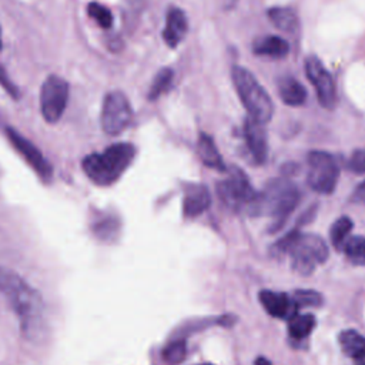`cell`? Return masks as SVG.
Returning a JSON list of instances; mask_svg holds the SVG:
<instances>
[{
	"mask_svg": "<svg viewBox=\"0 0 365 365\" xmlns=\"http://www.w3.org/2000/svg\"><path fill=\"white\" fill-rule=\"evenodd\" d=\"M204 365H212V364H204Z\"/></svg>",
	"mask_w": 365,
	"mask_h": 365,
	"instance_id": "obj_36",
	"label": "cell"
},
{
	"mask_svg": "<svg viewBox=\"0 0 365 365\" xmlns=\"http://www.w3.org/2000/svg\"><path fill=\"white\" fill-rule=\"evenodd\" d=\"M68 100V83L56 74H50L40 93V108L47 123H57L66 110Z\"/></svg>",
	"mask_w": 365,
	"mask_h": 365,
	"instance_id": "obj_9",
	"label": "cell"
},
{
	"mask_svg": "<svg viewBox=\"0 0 365 365\" xmlns=\"http://www.w3.org/2000/svg\"><path fill=\"white\" fill-rule=\"evenodd\" d=\"M187 27H188V24H187L185 13L178 7L170 9V11L167 14L165 29L163 31L164 41L170 47H177L181 43V40L184 38V36L187 34Z\"/></svg>",
	"mask_w": 365,
	"mask_h": 365,
	"instance_id": "obj_15",
	"label": "cell"
},
{
	"mask_svg": "<svg viewBox=\"0 0 365 365\" xmlns=\"http://www.w3.org/2000/svg\"><path fill=\"white\" fill-rule=\"evenodd\" d=\"M259 301L265 311L275 318L289 319L297 314L298 308L295 307L291 295L284 292H275L269 289H264L259 292Z\"/></svg>",
	"mask_w": 365,
	"mask_h": 365,
	"instance_id": "obj_13",
	"label": "cell"
},
{
	"mask_svg": "<svg viewBox=\"0 0 365 365\" xmlns=\"http://www.w3.org/2000/svg\"><path fill=\"white\" fill-rule=\"evenodd\" d=\"M271 252L274 255H289L292 269L301 275H309L318 264L328 258V247L321 237L298 230H292L279 238L271 247Z\"/></svg>",
	"mask_w": 365,
	"mask_h": 365,
	"instance_id": "obj_2",
	"label": "cell"
},
{
	"mask_svg": "<svg viewBox=\"0 0 365 365\" xmlns=\"http://www.w3.org/2000/svg\"><path fill=\"white\" fill-rule=\"evenodd\" d=\"M307 163V182L311 190L325 195L334 192L339 178V167L334 155L327 151L314 150L308 153Z\"/></svg>",
	"mask_w": 365,
	"mask_h": 365,
	"instance_id": "obj_7",
	"label": "cell"
},
{
	"mask_svg": "<svg viewBox=\"0 0 365 365\" xmlns=\"http://www.w3.org/2000/svg\"><path fill=\"white\" fill-rule=\"evenodd\" d=\"M197 150H198V155L201 158V161L210 167V168H215V170H225L222 157L214 143V140L208 135V134H200L198 137V143H197Z\"/></svg>",
	"mask_w": 365,
	"mask_h": 365,
	"instance_id": "obj_19",
	"label": "cell"
},
{
	"mask_svg": "<svg viewBox=\"0 0 365 365\" xmlns=\"http://www.w3.org/2000/svg\"><path fill=\"white\" fill-rule=\"evenodd\" d=\"M349 201L354 204H365V180L356 185L349 197Z\"/></svg>",
	"mask_w": 365,
	"mask_h": 365,
	"instance_id": "obj_31",
	"label": "cell"
},
{
	"mask_svg": "<svg viewBox=\"0 0 365 365\" xmlns=\"http://www.w3.org/2000/svg\"><path fill=\"white\" fill-rule=\"evenodd\" d=\"M0 86L13 97V98H19V90L17 87L13 84V81L9 78L6 70L0 66Z\"/></svg>",
	"mask_w": 365,
	"mask_h": 365,
	"instance_id": "obj_30",
	"label": "cell"
},
{
	"mask_svg": "<svg viewBox=\"0 0 365 365\" xmlns=\"http://www.w3.org/2000/svg\"><path fill=\"white\" fill-rule=\"evenodd\" d=\"M6 134L11 143V145L21 154V157L31 165V168L44 180L51 178L53 168L48 161L44 158L41 151L24 135H21L17 130L7 127Z\"/></svg>",
	"mask_w": 365,
	"mask_h": 365,
	"instance_id": "obj_11",
	"label": "cell"
},
{
	"mask_svg": "<svg viewBox=\"0 0 365 365\" xmlns=\"http://www.w3.org/2000/svg\"><path fill=\"white\" fill-rule=\"evenodd\" d=\"M211 204V195L205 185L194 184L185 188L182 198V211L188 218L198 217L202 214Z\"/></svg>",
	"mask_w": 365,
	"mask_h": 365,
	"instance_id": "obj_14",
	"label": "cell"
},
{
	"mask_svg": "<svg viewBox=\"0 0 365 365\" xmlns=\"http://www.w3.org/2000/svg\"><path fill=\"white\" fill-rule=\"evenodd\" d=\"M342 251L354 265L365 267V237L362 235L349 237L344 244Z\"/></svg>",
	"mask_w": 365,
	"mask_h": 365,
	"instance_id": "obj_23",
	"label": "cell"
},
{
	"mask_svg": "<svg viewBox=\"0 0 365 365\" xmlns=\"http://www.w3.org/2000/svg\"><path fill=\"white\" fill-rule=\"evenodd\" d=\"M338 344L341 351L354 361L365 358V336L355 329L341 331L338 335Z\"/></svg>",
	"mask_w": 365,
	"mask_h": 365,
	"instance_id": "obj_18",
	"label": "cell"
},
{
	"mask_svg": "<svg viewBox=\"0 0 365 365\" xmlns=\"http://www.w3.org/2000/svg\"><path fill=\"white\" fill-rule=\"evenodd\" d=\"M305 73L315 88L321 106L327 110H332L336 104V87L331 73L317 56H308L305 58Z\"/></svg>",
	"mask_w": 365,
	"mask_h": 365,
	"instance_id": "obj_10",
	"label": "cell"
},
{
	"mask_svg": "<svg viewBox=\"0 0 365 365\" xmlns=\"http://www.w3.org/2000/svg\"><path fill=\"white\" fill-rule=\"evenodd\" d=\"M269 21L279 30L287 33H295L298 30V17L289 7H271L268 10Z\"/></svg>",
	"mask_w": 365,
	"mask_h": 365,
	"instance_id": "obj_20",
	"label": "cell"
},
{
	"mask_svg": "<svg viewBox=\"0 0 365 365\" xmlns=\"http://www.w3.org/2000/svg\"><path fill=\"white\" fill-rule=\"evenodd\" d=\"M185 354H187L185 342L184 341H173L164 348L163 358L168 365H178L180 362L184 361Z\"/></svg>",
	"mask_w": 365,
	"mask_h": 365,
	"instance_id": "obj_27",
	"label": "cell"
},
{
	"mask_svg": "<svg viewBox=\"0 0 365 365\" xmlns=\"http://www.w3.org/2000/svg\"><path fill=\"white\" fill-rule=\"evenodd\" d=\"M0 289L19 317L23 334L30 339L40 338L46 324L44 304L40 294L17 274L7 269H0Z\"/></svg>",
	"mask_w": 365,
	"mask_h": 365,
	"instance_id": "obj_1",
	"label": "cell"
},
{
	"mask_svg": "<svg viewBox=\"0 0 365 365\" xmlns=\"http://www.w3.org/2000/svg\"><path fill=\"white\" fill-rule=\"evenodd\" d=\"M255 365H272L267 358H264V356H259V358H257L255 359Z\"/></svg>",
	"mask_w": 365,
	"mask_h": 365,
	"instance_id": "obj_33",
	"label": "cell"
},
{
	"mask_svg": "<svg viewBox=\"0 0 365 365\" xmlns=\"http://www.w3.org/2000/svg\"><path fill=\"white\" fill-rule=\"evenodd\" d=\"M346 167L348 170L356 174H364L365 173V148L354 150L346 161Z\"/></svg>",
	"mask_w": 365,
	"mask_h": 365,
	"instance_id": "obj_29",
	"label": "cell"
},
{
	"mask_svg": "<svg viewBox=\"0 0 365 365\" xmlns=\"http://www.w3.org/2000/svg\"><path fill=\"white\" fill-rule=\"evenodd\" d=\"M94 234L101 240H113L118 232V221L111 215H104L94 221Z\"/></svg>",
	"mask_w": 365,
	"mask_h": 365,
	"instance_id": "obj_25",
	"label": "cell"
},
{
	"mask_svg": "<svg viewBox=\"0 0 365 365\" xmlns=\"http://www.w3.org/2000/svg\"><path fill=\"white\" fill-rule=\"evenodd\" d=\"M231 76L235 90L241 103L247 108L248 115L261 124H267L274 114V104L267 90L245 67L234 66Z\"/></svg>",
	"mask_w": 365,
	"mask_h": 365,
	"instance_id": "obj_5",
	"label": "cell"
},
{
	"mask_svg": "<svg viewBox=\"0 0 365 365\" xmlns=\"http://www.w3.org/2000/svg\"><path fill=\"white\" fill-rule=\"evenodd\" d=\"M352 227H354V222L346 215H342L338 220H335V222L332 224V227L329 230V238H331V242L335 250L342 251L344 244L346 242Z\"/></svg>",
	"mask_w": 365,
	"mask_h": 365,
	"instance_id": "obj_22",
	"label": "cell"
},
{
	"mask_svg": "<svg viewBox=\"0 0 365 365\" xmlns=\"http://www.w3.org/2000/svg\"><path fill=\"white\" fill-rule=\"evenodd\" d=\"M133 111L127 96L118 90L106 94L101 108V127L106 134L117 135L131 123Z\"/></svg>",
	"mask_w": 365,
	"mask_h": 365,
	"instance_id": "obj_8",
	"label": "cell"
},
{
	"mask_svg": "<svg viewBox=\"0 0 365 365\" xmlns=\"http://www.w3.org/2000/svg\"><path fill=\"white\" fill-rule=\"evenodd\" d=\"M237 1H238V0H221V7H222L224 10H231V9L235 7Z\"/></svg>",
	"mask_w": 365,
	"mask_h": 365,
	"instance_id": "obj_32",
	"label": "cell"
},
{
	"mask_svg": "<svg viewBox=\"0 0 365 365\" xmlns=\"http://www.w3.org/2000/svg\"><path fill=\"white\" fill-rule=\"evenodd\" d=\"M355 364H356V365H365V358H362V359H359V361H355Z\"/></svg>",
	"mask_w": 365,
	"mask_h": 365,
	"instance_id": "obj_34",
	"label": "cell"
},
{
	"mask_svg": "<svg viewBox=\"0 0 365 365\" xmlns=\"http://www.w3.org/2000/svg\"><path fill=\"white\" fill-rule=\"evenodd\" d=\"M291 298L297 308L319 307L322 304V295L312 289H297L291 294Z\"/></svg>",
	"mask_w": 365,
	"mask_h": 365,
	"instance_id": "obj_26",
	"label": "cell"
},
{
	"mask_svg": "<svg viewBox=\"0 0 365 365\" xmlns=\"http://www.w3.org/2000/svg\"><path fill=\"white\" fill-rule=\"evenodd\" d=\"M315 327V317L311 314H295L288 319V331L292 339H305Z\"/></svg>",
	"mask_w": 365,
	"mask_h": 365,
	"instance_id": "obj_21",
	"label": "cell"
},
{
	"mask_svg": "<svg viewBox=\"0 0 365 365\" xmlns=\"http://www.w3.org/2000/svg\"><path fill=\"white\" fill-rule=\"evenodd\" d=\"M220 200L234 211H247L254 215L259 192L250 182L245 173L237 167L228 170V177L217 182Z\"/></svg>",
	"mask_w": 365,
	"mask_h": 365,
	"instance_id": "obj_6",
	"label": "cell"
},
{
	"mask_svg": "<svg viewBox=\"0 0 365 365\" xmlns=\"http://www.w3.org/2000/svg\"><path fill=\"white\" fill-rule=\"evenodd\" d=\"M173 77H174V71L170 67L161 68L155 74V77H154V80L151 83V87H150V91H148V98L150 100H155L163 93H165L170 88L171 83H173Z\"/></svg>",
	"mask_w": 365,
	"mask_h": 365,
	"instance_id": "obj_24",
	"label": "cell"
},
{
	"mask_svg": "<svg viewBox=\"0 0 365 365\" xmlns=\"http://www.w3.org/2000/svg\"><path fill=\"white\" fill-rule=\"evenodd\" d=\"M299 200L301 192L292 181L285 177L271 180L259 192L254 215H268L271 218L269 231L274 232L285 224Z\"/></svg>",
	"mask_w": 365,
	"mask_h": 365,
	"instance_id": "obj_3",
	"label": "cell"
},
{
	"mask_svg": "<svg viewBox=\"0 0 365 365\" xmlns=\"http://www.w3.org/2000/svg\"><path fill=\"white\" fill-rule=\"evenodd\" d=\"M0 50H1V34H0Z\"/></svg>",
	"mask_w": 365,
	"mask_h": 365,
	"instance_id": "obj_35",
	"label": "cell"
},
{
	"mask_svg": "<svg viewBox=\"0 0 365 365\" xmlns=\"http://www.w3.org/2000/svg\"><path fill=\"white\" fill-rule=\"evenodd\" d=\"M244 138L254 161L264 164L268 155V140L264 124L248 115L244 121Z\"/></svg>",
	"mask_w": 365,
	"mask_h": 365,
	"instance_id": "obj_12",
	"label": "cell"
},
{
	"mask_svg": "<svg viewBox=\"0 0 365 365\" xmlns=\"http://www.w3.org/2000/svg\"><path fill=\"white\" fill-rule=\"evenodd\" d=\"M252 51L258 56L282 58L289 53V43L279 36H262L254 41Z\"/></svg>",
	"mask_w": 365,
	"mask_h": 365,
	"instance_id": "obj_16",
	"label": "cell"
},
{
	"mask_svg": "<svg viewBox=\"0 0 365 365\" xmlns=\"http://www.w3.org/2000/svg\"><path fill=\"white\" fill-rule=\"evenodd\" d=\"M87 13L100 27H103V29H110L111 27L113 14L106 6H103L100 3H90L87 6Z\"/></svg>",
	"mask_w": 365,
	"mask_h": 365,
	"instance_id": "obj_28",
	"label": "cell"
},
{
	"mask_svg": "<svg viewBox=\"0 0 365 365\" xmlns=\"http://www.w3.org/2000/svg\"><path fill=\"white\" fill-rule=\"evenodd\" d=\"M278 94L282 103L291 107L302 106L307 101L305 87L294 77L284 76L278 80Z\"/></svg>",
	"mask_w": 365,
	"mask_h": 365,
	"instance_id": "obj_17",
	"label": "cell"
},
{
	"mask_svg": "<svg viewBox=\"0 0 365 365\" xmlns=\"http://www.w3.org/2000/svg\"><path fill=\"white\" fill-rule=\"evenodd\" d=\"M135 154L134 145L118 143L100 153H93L83 160V171L97 185H110L115 182L128 168Z\"/></svg>",
	"mask_w": 365,
	"mask_h": 365,
	"instance_id": "obj_4",
	"label": "cell"
}]
</instances>
